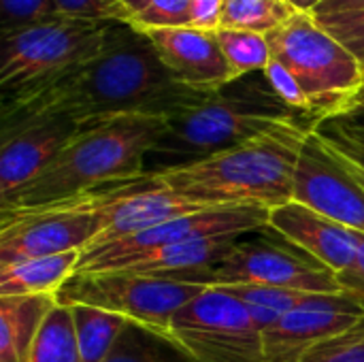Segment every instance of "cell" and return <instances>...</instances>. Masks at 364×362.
I'll use <instances>...</instances> for the list:
<instances>
[{"label":"cell","instance_id":"obj_1","mask_svg":"<svg viewBox=\"0 0 364 362\" xmlns=\"http://www.w3.org/2000/svg\"><path fill=\"white\" fill-rule=\"evenodd\" d=\"M209 94L181 83L143 30L111 21L96 58L32 94L4 100L2 119L36 113H64L83 124L119 115L171 119Z\"/></svg>","mask_w":364,"mask_h":362},{"label":"cell","instance_id":"obj_2","mask_svg":"<svg viewBox=\"0 0 364 362\" xmlns=\"http://www.w3.org/2000/svg\"><path fill=\"white\" fill-rule=\"evenodd\" d=\"M282 124H318V119L282 102L264 70L243 75L168 119L164 134L145 158L143 177L207 160Z\"/></svg>","mask_w":364,"mask_h":362},{"label":"cell","instance_id":"obj_3","mask_svg":"<svg viewBox=\"0 0 364 362\" xmlns=\"http://www.w3.org/2000/svg\"><path fill=\"white\" fill-rule=\"evenodd\" d=\"M168 119L119 115L87 124L66 149L0 207L34 209L75 201L105 188L143 177L149 149Z\"/></svg>","mask_w":364,"mask_h":362},{"label":"cell","instance_id":"obj_4","mask_svg":"<svg viewBox=\"0 0 364 362\" xmlns=\"http://www.w3.org/2000/svg\"><path fill=\"white\" fill-rule=\"evenodd\" d=\"M314 126L282 124L245 145L145 179L209 207H279L292 201L296 160Z\"/></svg>","mask_w":364,"mask_h":362},{"label":"cell","instance_id":"obj_5","mask_svg":"<svg viewBox=\"0 0 364 362\" xmlns=\"http://www.w3.org/2000/svg\"><path fill=\"white\" fill-rule=\"evenodd\" d=\"M109 28L111 21L58 17L2 34V102L32 94L96 58Z\"/></svg>","mask_w":364,"mask_h":362},{"label":"cell","instance_id":"obj_6","mask_svg":"<svg viewBox=\"0 0 364 362\" xmlns=\"http://www.w3.org/2000/svg\"><path fill=\"white\" fill-rule=\"evenodd\" d=\"M271 60L284 64L309 96L318 119L343 111L364 85V66L314 17L299 11L267 34Z\"/></svg>","mask_w":364,"mask_h":362},{"label":"cell","instance_id":"obj_7","mask_svg":"<svg viewBox=\"0 0 364 362\" xmlns=\"http://www.w3.org/2000/svg\"><path fill=\"white\" fill-rule=\"evenodd\" d=\"M205 288L209 286L107 271L73 273L53 297L55 303L64 307H96L162 335H171L175 314Z\"/></svg>","mask_w":364,"mask_h":362},{"label":"cell","instance_id":"obj_8","mask_svg":"<svg viewBox=\"0 0 364 362\" xmlns=\"http://www.w3.org/2000/svg\"><path fill=\"white\" fill-rule=\"evenodd\" d=\"M171 337L194 362H267L262 333L245 305L220 286L205 288L175 314Z\"/></svg>","mask_w":364,"mask_h":362},{"label":"cell","instance_id":"obj_9","mask_svg":"<svg viewBox=\"0 0 364 362\" xmlns=\"http://www.w3.org/2000/svg\"><path fill=\"white\" fill-rule=\"evenodd\" d=\"M98 192L34 209L0 207V267L83 252L102 230Z\"/></svg>","mask_w":364,"mask_h":362},{"label":"cell","instance_id":"obj_10","mask_svg":"<svg viewBox=\"0 0 364 362\" xmlns=\"http://www.w3.org/2000/svg\"><path fill=\"white\" fill-rule=\"evenodd\" d=\"M203 286H269L299 290L309 294H339L337 273L303 252L301 247L273 239L243 237L230 247L224 260L211 267L200 282Z\"/></svg>","mask_w":364,"mask_h":362},{"label":"cell","instance_id":"obj_11","mask_svg":"<svg viewBox=\"0 0 364 362\" xmlns=\"http://www.w3.org/2000/svg\"><path fill=\"white\" fill-rule=\"evenodd\" d=\"M269 228V207L264 205H218L196 213L164 222L156 228L117 239L113 243L81 252L75 273H105L126 258L141 256L177 243L213 239V237H243Z\"/></svg>","mask_w":364,"mask_h":362},{"label":"cell","instance_id":"obj_12","mask_svg":"<svg viewBox=\"0 0 364 362\" xmlns=\"http://www.w3.org/2000/svg\"><path fill=\"white\" fill-rule=\"evenodd\" d=\"M87 124L64 113H36L2 119L0 203L41 175Z\"/></svg>","mask_w":364,"mask_h":362},{"label":"cell","instance_id":"obj_13","mask_svg":"<svg viewBox=\"0 0 364 362\" xmlns=\"http://www.w3.org/2000/svg\"><path fill=\"white\" fill-rule=\"evenodd\" d=\"M292 201L364 235V188L322 145L316 130L301 147Z\"/></svg>","mask_w":364,"mask_h":362},{"label":"cell","instance_id":"obj_14","mask_svg":"<svg viewBox=\"0 0 364 362\" xmlns=\"http://www.w3.org/2000/svg\"><path fill=\"white\" fill-rule=\"evenodd\" d=\"M364 318V301L352 294H309L277 324L262 333L264 361L301 362L318 344L348 331Z\"/></svg>","mask_w":364,"mask_h":362},{"label":"cell","instance_id":"obj_15","mask_svg":"<svg viewBox=\"0 0 364 362\" xmlns=\"http://www.w3.org/2000/svg\"><path fill=\"white\" fill-rule=\"evenodd\" d=\"M96 207L100 213L102 230L85 250L100 247L117 239L156 228L164 222L207 209L209 205H200L162 186H156L145 177H139L100 190Z\"/></svg>","mask_w":364,"mask_h":362},{"label":"cell","instance_id":"obj_16","mask_svg":"<svg viewBox=\"0 0 364 362\" xmlns=\"http://www.w3.org/2000/svg\"><path fill=\"white\" fill-rule=\"evenodd\" d=\"M143 32L181 83L200 92H215L237 79L213 32L196 28H156Z\"/></svg>","mask_w":364,"mask_h":362},{"label":"cell","instance_id":"obj_17","mask_svg":"<svg viewBox=\"0 0 364 362\" xmlns=\"http://www.w3.org/2000/svg\"><path fill=\"white\" fill-rule=\"evenodd\" d=\"M267 230H273L288 243L301 247L335 273L346 271L358 254L360 233L350 230L294 201L269 209Z\"/></svg>","mask_w":364,"mask_h":362},{"label":"cell","instance_id":"obj_18","mask_svg":"<svg viewBox=\"0 0 364 362\" xmlns=\"http://www.w3.org/2000/svg\"><path fill=\"white\" fill-rule=\"evenodd\" d=\"M239 239L241 237H213V239L177 243V245L154 250V252H147L141 256L126 258L119 265H115L111 271L198 284L200 277L211 267H215L224 260V256L230 252V247Z\"/></svg>","mask_w":364,"mask_h":362},{"label":"cell","instance_id":"obj_19","mask_svg":"<svg viewBox=\"0 0 364 362\" xmlns=\"http://www.w3.org/2000/svg\"><path fill=\"white\" fill-rule=\"evenodd\" d=\"M55 297H0V362H32L34 341Z\"/></svg>","mask_w":364,"mask_h":362},{"label":"cell","instance_id":"obj_20","mask_svg":"<svg viewBox=\"0 0 364 362\" xmlns=\"http://www.w3.org/2000/svg\"><path fill=\"white\" fill-rule=\"evenodd\" d=\"M79 258L81 252H66L0 267V297H53L75 273Z\"/></svg>","mask_w":364,"mask_h":362},{"label":"cell","instance_id":"obj_21","mask_svg":"<svg viewBox=\"0 0 364 362\" xmlns=\"http://www.w3.org/2000/svg\"><path fill=\"white\" fill-rule=\"evenodd\" d=\"M105 362H194L171 337L128 322Z\"/></svg>","mask_w":364,"mask_h":362},{"label":"cell","instance_id":"obj_22","mask_svg":"<svg viewBox=\"0 0 364 362\" xmlns=\"http://www.w3.org/2000/svg\"><path fill=\"white\" fill-rule=\"evenodd\" d=\"M75 320V333L83 362H105L115 341L126 329L128 320L96 307L75 305L68 307Z\"/></svg>","mask_w":364,"mask_h":362},{"label":"cell","instance_id":"obj_23","mask_svg":"<svg viewBox=\"0 0 364 362\" xmlns=\"http://www.w3.org/2000/svg\"><path fill=\"white\" fill-rule=\"evenodd\" d=\"M235 299H239L250 318L254 320L260 333L269 331L277 324L290 309L303 303L309 292L299 290H284V288H269V286H252V284H237V286H220Z\"/></svg>","mask_w":364,"mask_h":362},{"label":"cell","instance_id":"obj_24","mask_svg":"<svg viewBox=\"0 0 364 362\" xmlns=\"http://www.w3.org/2000/svg\"><path fill=\"white\" fill-rule=\"evenodd\" d=\"M299 11L286 0H224L220 28L269 34Z\"/></svg>","mask_w":364,"mask_h":362},{"label":"cell","instance_id":"obj_25","mask_svg":"<svg viewBox=\"0 0 364 362\" xmlns=\"http://www.w3.org/2000/svg\"><path fill=\"white\" fill-rule=\"evenodd\" d=\"M32 362H83L73 312L68 307L55 303L43 320L34 341Z\"/></svg>","mask_w":364,"mask_h":362},{"label":"cell","instance_id":"obj_26","mask_svg":"<svg viewBox=\"0 0 364 362\" xmlns=\"http://www.w3.org/2000/svg\"><path fill=\"white\" fill-rule=\"evenodd\" d=\"M218 45L222 47L228 64L235 70V77L264 70L271 62V49L264 34L243 32V30H215Z\"/></svg>","mask_w":364,"mask_h":362},{"label":"cell","instance_id":"obj_27","mask_svg":"<svg viewBox=\"0 0 364 362\" xmlns=\"http://www.w3.org/2000/svg\"><path fill=\"white\" fill-rule=\"evenodd\" d=\"M124 21L139 30L192 28L194 0H122Z\"/></svg>","mask_w":364,"mask_h":362},{"label":"cell","instance_id":"obj_28","mask_svg":"<svg viewBox=\"0 0 364 362\" xmlns=\"http://www.w3.org/2000/svg\"><path fill=\"white\" fill-rule=\"evenodd\" d=\"M322 145L364 188V143L348 132L335 117H324L314 126Z\"/></svg>","mask_w":364,"mask_h":362},{"label":"cell","instance_id":"obj_29","mask_svg":"<svg viewBox=\"0 0 364 362\" xmlns=\"http://www.w3.org/2000/svg\"><path fill=\"white\" fill-rule=\"evenodd\" d=\"M301 362H364V318L348 331L311 348Z\"/></svg>","mask_w":364,"mask_h":362},{"label":"cell","instance_id":"obj_30","mask_svg":"<svg viewBox=\"0 0 364 362\" xmlns=\"http://www.w3.org/2000/svg\"><path fill=\"white\" fill-rule=\"evenodd\" d=\"M2 6V34L23 30L28 26L45 23L62 17L55 0H0Z\"/></svg>","mask_w":364,"mask_h":362},{"label":"cell","instance_id":"obj_31","mask_svg":"<svg viewBox=\"0 0 364 362\" xmlns=\"http://www.w3.org/2000/svg\"><path fill=\"white\" fill-rule=\"evenodd\" d=\"M314 17L364 66V9L331 13V15H314Z\"/></svg>","mask_w":364,"mask_h":362},{"label":"cell","instance_id":"obj_32","mask_svg":"<svg viewBox=\"0 0 364 362\" xmlns=\"http://www.w3.org/2000/svg\"><path fill=\"white\" fill-rule=\"evenodd\" d=\"M264 77H267L269 85H271L273 92L279 96L282 102H286L290 109H294V111H299V113H305V115L316 117L309 96L303 92L301 83L294 79V75H292L284 64H279L277 60H271L269 66L264 68ZM316 119H318V117H316ZM318 122H320V119H318Z\"/></svg>","mask_w":364,"mask_h":362},{"label":"cell","instance_id":"obj_33","mask_svg":"<svg viewBox=\"0 0 364 362\" xmlns=\"http://www.w3.org/2000/svg\"><path fill=\"white\" fill-rule=\"evenodd\" d=\"M62 17L92 21H124L122 0H55Z\"/></svg>","mask_w":364,"mask_h":362},{"label":"cell","instance_id":"obj_34","mask_svg":"<svg viewBox=\"0 0 364 362\" xmlns=\"http://www.w3.org/2000/svg\"><path fill=\"white\" fill-rule=\"evenodd\" d=\"M337 282L341 286V292L346 294H352L356 299H363L364 301V235L360 233L358 237V254L354 258V262L337 273Z\"/></svg>","mask_w":364,"mask_h":362},{"label":"cell","instance_id":"obj_35","mask_svg":"<svg viewBox=\"0 0 364 362\" xmlns=\"http://www.w3.org/2000/svg\"><path fill=\"white\" fill-rule=\"evenodd\" d=\"M224 0H194L192 4V28L203 32L220 30Z\"/></svg>","mask_w":364,"mask_h":362},{"label":"cell","instance_id":"obj_36","mask_svg":"<svg viewBox=\"0 0 364 362\" xmlns=\"http://www.w3.org/2000/svg\"><path fill=\"white\" fill-rule=\"evenodd\" d=\"M335 117L348 132H352L356 139H360L364 143V107H354V109H348L339 115H331Z\"/></svg>","mask_w":364,"mask_h":362},{"label":"cell","instance_id":"obj_37","mask_svg":"<svg viewBox=\"0 0 364 362\" xmlns=\"http://www.w3.org/2000/svg\"><path fill=\"white\" fill-rule=\"evenodd\" d=\"M364 0H324L314 15H331V13H346V11H360Z\"/></svg>","mask_w":364,"mask_h":362},{"label":"cell","instance_id":"obj_38","mask_svg":"<svg viewBox=\"0 0 364 362\" xmlns=\"http://www.w3.org/2000/svg\"><path fill=\"white\" fill-rule=\"evenodd\" d=\"M286 2H290L296 11H303V13H314L324 0H286Z\"/></svg>","mask_w":364,"mask_h":362},{"label":"cell","instance_id":"obj_39","mask_svg":"<svg viewBox=\"0 0 364 362\" xmlns=\"http://www.w3.org/2000/svg\"><path fill=\"white\" fill-rule=\"evenodd\" d=\"M354 107H364V85L363 87H358L352 96H350V100L346 102V107H343V111H348V109H354ZM341 111V113H343ZM339 115V113H337Z\"/></svg>","mask_w":364,"mask_h":362}]
</instances>
